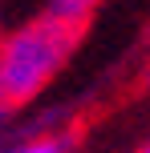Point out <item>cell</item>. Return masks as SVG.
Listing matches in <instances>:
<instances>
[{"label": "cell", "instance_id": "cell-3", "mask_svg": "<svg viewBox=\"0 0 150 153\" xmlns=\"http://www.w3.org/2000/svg\"><path fill=\"white\" fill-rule=\"evenodd\" d=\"M8 153H69V137H41V141L8 149Z\"/></svg>", "mask_w": 150, "mask_h": 153}, {"label": "cell", "instance_id": "cell-4", "mask_svg": "<svg viewBox=\"0 0 150 153\" xmlns=\"http://www.w3.org/2000/svg\"><path fill=\"white\" fill-rule=\"evenodd\" d=\"M138 153H150V141H146V145H142V149H138Z\"/></svg>", "mask_w": 150, "mask_h": 153}, {"label": "cell", "instance_id": "cell-1", "mask_svg": "<svg viewBox=\"0 0 150 153\" xmlns=\"http://www.w3.org/2000/svg\"><path fill=\"white\" fill-rule=\"evenodd\" d=\"M77 28L53 16L29 24L0 48V101H24L57 73V65L69 56Z\"/></svg>", "mask_w": 150, "mask_h": 153}, {"label": "cell", "instance_id": "cell-2", "mask_svg": "<svg viewBox=\"0 0 150 153\" xmlns=\"http://www.w3.org/2000/svg\"><path fill=\"white\" fill-rule=\"evenodd\" d=\"M89 8H93V0H49V16L61 24H73V28L89 16Z\"/></svg>", "mask_w": 150, "mask_h": 153}]
</instances>
